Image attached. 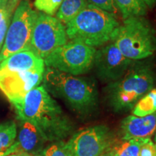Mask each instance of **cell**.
<instances>
[{
    "mask_svg": "<svg viewBox=\"0 0 156 156\" xmlns=\"http://www.w3.org/2000/svg\"><path fill=\"white\" fill-rule=\"evenodd\" d=\"M20 121L17 140L5 151V156L15 153H26L31 155H37L36 154L43 150L45 142H47L33 123Z\"/></svg>",
    "mask_w": 156,
    "mask_h": 156,
    "instance_id": "obj_12",
    "label": "cell"
},
{
    "mask_svg": "<svg viewBox=\"0 0 156 156\" xmlns=\"http://www.w3.org/2000/svg\"><path fill=\"white\" fill-rule=\"evenodd\" d=\"M146 5L147 6L148 9H152L156 5V0H142Z\"/></svg>",
    "mask_w": 156,
    "mask_h": 156,
    "instance_id": "obj_25",
    "label": "cell"
},
{
    "mask_svg": "<svg viewBox=\"0 0 156 156\" xmlns=\"http://www.w3.org/2000/svg\"><path fill=\"white\" fill-rule=\"evenodd\" d=\"M86 1L88 5L95 6L98 8L108 12L116 17H118L121 14L114 0H86Z\"/></svg>",
    "mask_w": 156,
    "mask_h": 156,
    "instance_id": "obj_23",
    "label": "cell"
},
{
    "mask_svg": "<svg viewBox=\"0 0 156 156\" xmlns=\"http://www.w3.org/2000/svg\"><path fill=\"white\" fill-rule=\"evenodd\" d=\"M155 145L156 146V134H155Z\"/></svg>",
    "mask_w": 156,
    "mask_h": 156,
    "instance_id": "obj_30",
    "label": "cell"
},
{
    "mask_svg": "<svg viewBox=\"0 0 156 156\" xmlns=\"http://www.w3.org/2000/svg\"><path fill=\"white\" fill-rule=\"evenodd\" d=\"M101 156H110V155H109V153H108V151H107L106 153L103 154V155H101Z\"/></svg>",
    "mask_w": 156,
    "mask_h": 156,
    "instance_id": "obj_28",
    "label": "cell"
},
{
    "mask_svg": "<svg viewBox=\"0 0 156 156\" xmlns=\"http://www.w3.org/2000/svg\"><path fill=\"white\" fill-rule=\"evenodd\" d=\"M44 72H12L0 74V90L16 108L27 93L43 81Z\"/></svg>",
    "mask_w": 156,
    "mask_h": 156,
    "instance_id": "obj_11",
    "label": "cell"
},
{
    "mask_svg": "<svg viewBox=\"0 0 156 156\" xmlns=\"http://www.w3.org/2000/svg\"><path fill=\"white\" fill-rule=\"evenodd\" d=\"M0 156H5V152H0Z\"/></svg>",
    "mask_w": 156,
    "mask_h": 156,
    "instance_id": "obj_29",
    "label": "cell"
},
{
    "mask_svg": "<svg viewBox=\"0 0 156 156\" xmlns=\"http://www.w3.org/2000/svg\"><path fill=\"white\" fill-rule=\"evenodd\" d=\"M44 60L30 49L13 54L0 62V74L12 72H44Z\"/></svg>",
    "mask_w": 156,
    "mask_h": 156,
    "instance_id": "obj_14",
    "label": "cell"
},
{
    "mask_svg": "<svg viewBox=\"0 0 156 156\" xmlns=\"http://www.w3.org/2000/svg\"><path fill=\"white\" fill-rule=\"evenodd\" d=\"M32 156H41V155H32Z\"/></svg>",
    "mask_w": 156,
    "mask_h": 156,
    "instance_id": "obj_31",
    "label": "cell"
},
{
    "mask_svg": "<svg viewBox=\"0 0 156 156\" xmlns=\"http://www.w3.org/2000/svg\"><path fill=\"white\" fill-rule=\"evenodd\" d=\"M139 156H156V146L151 139H145L142 142Z\"/></svg>",
    "mask_w": 156,
    "mask_h": 156,
    "instance_id": "obj_24",
    "label": "cell"
},
{
    "mask_svg": "<svg viewBox=\"0 0 156 156\" xmlns=\"http://www.w3.org/2000/svg\"><path fill=\"white\" fill-rule=\"evenodd\" d=\"M14 12L15 9L9 5V0H0V51Z\"/></svg>",
    "mask_w": 156,
    "mask_h": 156,
    "instance_id": "obj_19",
    "label": "cell"
},
{
    "mask_svg": "<svg viewBox=\"0 0 156 156\" xmlns=\"http://www.w3.org/2000/svg\"><path fill=\"white\" fill-rule=\"evenodd\" d=\"M155 112L156 88H153L137 101L132 110V114L136 116H145Z\"/></svg>",
    "mask_w": 156,
    "mask_h": 156,
    "instance_id": "obj_17",
    "label": "cell"
},
{
    "mask_svg": "<svg viewBox=\"0 0 156 156\" xmlns=\"http://www.w3.org/2000/svg\"><path fill=\"white\" fill-rule=\"evenodd\" d=\"M95 51L96 48L70 41L55 48L44 58V64L70 75H83L92 68Z\"/></svg>",
    "mask_w": 156,
    "mask_h": 156,
    "instance_id": "obj_7",
    "label": "cell"
},
{
    "mask_svg": "<svg viewBox=\"0 0 156 156\" xmlns=\"http://www.w3.org/2000/svg\"><path fill=\"white\" fill-rule=\"evenodd\" d=\"M120 25L115 15L88 5L65 28L71 41L96 48L112 41Z\"/></svg>",
    "mask_w": 156,
    "mask_h": 156,
    "instance_id": "obj_2",
    "label": "cell"
},
{
    "mask_svg": "<svg viewBox=\"0 0 156 156\" xmlns=\"http://www.w3.org/2000/svg\"><path fill=\"white\" fill-rule=\"evenodd\" d=\"M38 12L30 0H22L13 13L5 41L0 51V62L13 54L30 49L33 30Z\"/></svg>",
    "mask_w": 156,
    "mask_h": 156,
    "instance_id": "obj_6",
    "label": "cell"
},
{
    "mask_svg": "<svg viewBox=\"0 0 156 156\" xmlns=\"http://www.w3.org/2000/svg\"><path fill=\"white\" fill-rule=\"evenodd\" d=\"M63 0H35L34 6L39 12L54 16L56 14Z\"/></svg>",
    "mask_w": 156,
    "mask_h": 156,
    "instance_id": "obj_22",
    "label": "cell"
},
{
    "mask_svg": "<svg viewBox=\"0 0 156 156\" xmlns=\"http://www.w3.org/2000/svg\"><path fill=\"white\" fill-rule=\"evenodd\" d=\"M65 25L56 17L38 12L31 37L30 50L44 59L55 48L68 42Z\"/></svg>",
    "mask_w": 156,
    "mask_h": 156,
    "instance_id": "obj_8",
    "label": "cell"
},
{
    "mask_svg": "<svg viewBox=\"0 0 156 156\" xmlns=\"http://www.w3.org/2000/svg\"><path fill=\"white\" fill-rule=\"evenodd\" d=\"M123 19L130 17L145 16L148 7L142 0H114Z\"/></svg>",
    "mask_w": 156,
    "mask_h": 156,
    "instance_id": "obj_16",
    "label": "cell"
},
{
    "mask_svg": "<svg viewBox=\"0 0 156 156\" xmlns=\"http://www.w3.org/2000/svg\"><path fill=\"white\" fill-rule=\"evenodd\" d=\"M88 5L86 0H63L56 17L63 24H67L73 20Z\"/></svg>",
    "mask_w": 156,
    "mask_h": 156,
    "instance_id": "obj_15",
    "label": "cell"
},
{
    "mask_svg": "<svg viewBox=\"0 0 156 156\" xmlns=\"http://www.w3.org/2000/svg\"><path fill=\"white\" fill-rule=\"evenodd\" d=\"M155 83L156 73L151 64L133 62L120 79L108 84L106 99L116 112H125L153 89Z\"/></svg>",
    "mask_w": 156,
    "mask_h": 156,
    "instance_id": "obj_4",
    "label": "cell"
},
{
    "mask_svg": "<svg viewBox=\"0 0 156 156\" xmlns=\"http://www.w3.org/2000/svg\"><path fill=\"white\" fill-rule=\"evenodd\" d=\"M132 63L133 60L123 55L114 43L111 41L96 49L93 66L99 79L111 83L120 79Z\"/></svg>",
    "mask_w": 156,
    "mask_h": 156,
    "instance_id": "obj_10",
    "label": "cell"
},
{
    "mask_svg": "<svg viewBox=\"0 0 156 156\" xmlns=\"http://www.w3.org/2000/svg\"><path fill=\"white\" fill-rule=\"evenodd\" d=\"M44 156H72L71 140L55 142L44 150Z\"/></svg>",
    "mask_w": 156,
    "mask_h": 156,
    "instance_id": "obj_21",
    "label": "cell"
},
{
    "mask_svg": "<svg viewBox=\"0 0 156 156\" xmlns=\"http://www.w3.org/2000/svg\"><path fill=\"white\" fill-rule=\"evenodd\" d=\"M17 136V124L7 122L0 125V152H5L12 145Z\"/></svg>",
    "mask_w": 156,
    "mask_h": 156,
    "instance_id": "obj_20",
    "label": "cell"
},
{
    "mask_svg": "<svg viewBox=\"0 0 156 156\" xmlns=\"http://www.w3.org/2000/svg\"><path fill=\"white\" fill-rule=\"evenodd\" d=\"M21 1H22V0H9V5H11V7L15 10V9L17 8V5H19V3Z\"/></svg>",
    "mask_w": 156,
    "mask_h": 156,
    "instance_id": "obj_26",
    "label": "cell"
},
{
    "mask_svg": "<svg viewBox=\"0 0 156 156\" xmlns=\"http://www.w3.org/2000/svg\"><path fill=\"white\" fill-rule=\"evenodd\" d=\"M15 109L20 119L33 123L46 141H62L74 130L73 122L44 85L29 91Z\"/></svg>",
    "mask_w": 156,
    "mask_h": 156,
    "instance_id": "obj_1",
    "label": "cell"
},
{
    "mask_svg": "<svg viewBox=\"0 0 156 156\" xmlns=\"http://www.w3.org/2000/svg\"><path fill=\"white\" fill-rule=\"evenodd\" d=\"M145 140H123L119 145L110 148L108 153L110 156H139L140 147Z\"/></svg>",
    "mask_w": 156,
    "mask_h": 156,
    "instance_id": "obj_18",
    "label": "cell"
},
{
    "mask_svg": "<svg viewBox=\"0 0 156 156\" xmlns=\"http://www.w3.org/2000/svg\"><path fill=\"white\" fill-rule=\"evenodd\" d=\"M70 140L72 156H101L112 147L114 137L107 126L98 125L81 130Z\"/></svg>",
    "mask_w": 156,
    "mask_h": 156,
    "instance_id": "obj_9",
    "label": "cell"
},
{
    "mask_svg": "<svg viewBox=\"0 0 156 156\" xmlns=\"http://www.w3.org/2000/svg\"><path fill=\"white\" fill-rule=\"evenodd\" d=\"M156 131V112L145 116L131 115L122 120L121 133L123 140L151 139Z\"/></svg>",
    "mask_w": 156,
    "mask_h": 156,
    "instance_id": "obj_13",
    "label": "cell"
},
{
    "mask_svg": "<svg viewBox=\"0 0 156 156\" xmlns=\"http://www.w3.org/2000/svg\"><path fill=\"white\" fill-rule=\"evenodd\" d=\"M43 85L51 94L61 98L76 112L84 114L97 104L98 93L93 80L51 67L45 68Z\"/></svg>",
    "mask_w": 156,
    "mask_h": 156,
    "instance_id": "obj_3",
    "label": "cell"
},
{
    "mask_svg": "<svg viewBox=\"0 0 156 156\" xmlns=\"http://www.w3.org/2000/svg\"><path fill=\"white\" fill-rule=\"evenodd\" d=\"M112 41L123 55L134 61L149 57L156 51L155 30L144 16L124 20Z\"/></svg>",
    "mask_w": 156,
    "mask_h": 156,
    "instance_id": "obj_5",
    "label": "cell"
},
{
    "mask_svg": "<svg viewBox=\"0 0 156 156\" xmlns=\"http://www.w3.org/2000/svg\"><path fill=\"white\" fill-rule=\"evenodd\" d=\"M6 156H32V155L26 153H15L9 154V155Z\"/></svg>",
    "mask_w": 156,
    "mask_h": 156,
    "instance_id": "obj_27",
    "label": "cell"
}]
</instances>
